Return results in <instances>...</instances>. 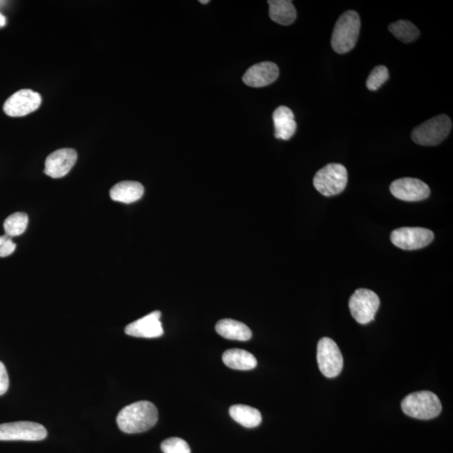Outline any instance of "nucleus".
<instances>
[{
	"mask_svg": "<svg viewBox=\"0 0 453 453\" xmlns=\"http://www.w3.org/2000/svg\"><path fill=\"white\" fill-rule=\"evenodd\" d=\"M158 416L157 408L153 403L138 402L120 411L117 416V424L125 434H141L156 425Z\"/></svg>",
	"mask_w": 453,
	"mask_h": 453,
	"instance_id": "f257e3e1",
	"label": "nucleus"
},
{
	"mask_svg": "<svg viewBox=\"0 0 453 453\" xmlns=\"http://www.w3.org/2000/svg\"><path fill=\"white\" fill-rule=\"evenodd\" d=\"M360 27V17L356 11L344 12L333 29L331 42L334 51L338 54H345L353 50L358 42Z\"/></svg>",
	"mask_w": 453,
	"mask_h": 453,
	"instance_id": "f03ea898",
	"label": "nucleus"
},
{
	"mask_svg": "<svg viewBox=\"0 0 453 453\" xmlns=\"http://www.w3.org/2000/svg\"><path fill=\"white\" fill-rule=\"evenodd\" d=\"M402 408L404 413L420 420L436 418L443 409L438 395L431 391L415 392L407 395L402 401Z\"/></svg>",
	"mask_w": 453,
	"mask_h": 453,
	"instance_id": "7ed1b4c3",
	"label": "nucleus"
},
{
	"mask_svg": "<svg viewBox=\"0 0 453 453\" xmlns=\"http://www.w3.org/2000/svg\"><path fill=\"white\" fill-rule=\"evenodd\" d=\"M452 128L451 118L446 114H440L416 127L411 134V138L420 145H438L449 136Z\"/></svg>",
	"mask_w": 453,
	"mask_h": 453,
	"instance_id": "20e7f679",
	"label": "nucleus"
},
{
	"mask_svg": "<svg viewBox=\"0 0 453 453\" xmlns=\"http://www.w3.org/2000/svg\"><path fill=\"white\" fill-rule=\"evenodd\" d=\"M348 184V170L344 166L332 163L317 171L313 179L315 189L325 197L342 193Z\"/></svg>",
	"mask_w": 453,
	"mask_h": 453,
	"instance_id": "39448f33",
	"label": "nucleus"
},
{
	"mask_svg": "<svg viewBox=\"0 0 453 453\" xmlns=\"http://www.w3.org/2000/svg\"><path fill=\"white\" fill-rule=\"evenodd\" d=\"M381 301L376 293L368 289H358L349 300V309L358 324L365 325L374 320Z\"/></svg>",
	"mask_w": 453,
	"mask_h": 453,
	"instance_id": "423d86ee",
	"label": "nucleus"
},
{
	"mask_svg": "<svg viewBox=\"0 0 453 453\" xmlns=\"http://www.w3.org/2000/svg\"><path fill=\"white\" fill-rule=\"evenodd\" d=\"M317 363L320 371L328 378L337 377L344 368V358L337 344L329 337H324L317 345Z\"/></svg>",
	"mask_w": 453,
	"mask_h": 453,
	"instance_id": "0eeeda50",
	"label": "nucleus"
},
{
	"mask_svg": "<svg viewBox=\"0 0 453 453\" xmlns=\"http://www.w3.org/2000/svg\"><path fill=\"white\" fill-rule=\"evenodd\" d=\"M391 242L404 251H415L425 248L434 241V234L424 228L404 227L392 232Z\"/></svg>",
	"mask_w": 453,
	"mask_h": 453,
	"instance_id": "6e6552de",
	"label": "nucleus"
},
{
	"mask_svg": "<svg viewBox=\"0 0 453 453\" xmlns=\"http://www.w3.org/2000/svg\"><path fill=\"white\" fill-rule=\"evenodd\" d=\"M47 431L39 423L17 422L0 425V440L38 442L47 438Z\"/></svg>",
	"mask_w": 453,
	"mask_h": 453,
	"instance_id": "1a4fd4ad",
	"label": "nucleus"
},
{
	"mask_svg": "<svg viewBox=\"0 0 453 453\" xmlns=\"http://www.w3.org/2000/svg\"><path fill=\"white\" fill-rule=\"evenodd\" d=\"M42 104V97L31 89H22L10 96L3 104V111L10 117H23L35 111Z\"/></svg>",
	"mask_w": 453,
	"mask_h": 453,
	"instance_id": "9d476101",
	"label": "nucleus"
},
{
	"mask_svg": "<svg viewBox=\"0 0 453 453\" xmlns=\"http://www.w3.org/2000/svg\"><path fill=\"white\" fill-rule=\"evenodd\" d=\"M392 195L406 202H419L427 199L431 194L430 187L416 178L395 180L390 187Z\"/></svg>",
	"mask_w": 453,
	"mask_h": 453,
	"instance_id": "9b49d317",
	"label": "nucleus"
},
{
	"mask_svg": "<svg viewBox=\"0 0 453 453\" xmlns=\"http://www.w3.org/2000/svg\"><path fill=\"white\" fill-rule=\"evenodd\" d=\"M77 160L75 150H57L47 157L44 173L51 178H62L71 170Z\"/></svg>",
	"mask_w": 453,
	"mask_h": 453,
	"instance_id": "f8f14e48",
	"label": "nucleus"
},
{
	"mask_svg": "<svg viewBox=\"0 0 453 453\" xmlns=\"http://www.w3.org/2000/svg\"><path fill=\"white\" fill-rule=\"evenodd\" d=\"M161 312H153L138 319L125 328L129 336L144 338H156L164 333L161 321Z\"/></svg>",
	"mask_w": 453,
	"mask_h": 453,
	"instance_id": "ddd939ff",
	"label": "nucleus"
},
{
	"mask_svg": "<svg viewBox=\"0 0 453 453\" xmlns=\"http://www.w3.org/2000/svg\"><path fill=\"white\" fill-rule=\"evenodd\" d=\"M280 74L276 63L264 62L248 68L243 77L244 83L252 88H262L274 83Z\"/></svg>",
	"mask_w": 453,
	"mask_h": 453,
	"instance_id": "4468645a",
	"label": "nucleus"
},
{
	"mask_svg": "<svg viewBox=\"0 0 453 453\" xmlns=\"http://www.w3.org/2000/svg\"><path fill=\"white\" fill-rule=\"evenodd\" d=\"M275 125V136L280 140L288 141L296 133V123L295 116L291 109L287 106H280L273 113Z\"/></svg>",
	"mask_w": 453,
	"mask_h": 453,
	"instance_id": "2eb2a0df",
	"label": "nucleus"
},
{
	"mask_svg": "<svg viewBox=\"0 0 453 453\" xmlns=\"http://www.w3.org/2000/svg\"><path fill=\"white\" fill-rule=\"evenodd\" d=\"M144 186L140 182L126 181L118 183L110 190V198L113 201L126 204L138 201L144 195Z\"/></svg>",
	"mask_w": 453,
	"mask_h": 453,
	"instance_id": "dca6fc26",
	"label": "nucleus"
},
{
	"mask_svg": "<svg viewBox=\"0 0 453 453\" xmlns=\"http://www.w3.org/2000/svg\"><path fill=\"white\" fill-rule=\"evenodd\" d=\"M216 331L220 336L230 340L246 342L252 337V332L248 326L232 319L220 320L216 325Z\"/></svg>",
	"mask_w": 453,
	"mask_h": 453,
	"instance_id": "f3484780",
	"label": "nucleus"
},
{
	"mask_svg": "<svg viewBox=\"0 0 453 453\" xmlns=\"http://www.w3.org/2000/svg\"><path fill=\"white\" fill-rule=\"evenodd\" d=\"M269 17L273 22L289 26L296 19V10L292 1L289 0H269Z\"/></svg>",
	"mask_w": 453,
	"mask_h": 453,
	"instance_id": "a211bd4d",
	"label": "nucleus"
},
{
	"mask_svg": "<svg viewBox=\"0 0 453 453\" xmlns=\"http://www.w3.org/2000/svg\"><path fill=\"white\" fill-rule=\"evenodd\" d=\"M223 361L230 369L251 370L257 366V359L246 350L239 349H228L223 354Z\"/></svg>",
	"mask_w": 453,
	"mask_h": 453,
	"instance_id": "6ab92c4d",
	"label": "nucleus"
},
{
	"mask_svg": "<svg viewBox=\"0 0 453 453\" xmlns=\"http://www.w3.org/2000/svg\"><path fill=\"white\" fill-rule=\"evenodd\" d=\"M230 415L236 422L246 428L257 427L262 422L260 412L255 408L248 406H232L230 409Z\"/></svg>",
	"mask_w": 453,
	"mask_h": 453,
	"instance_id": "aec40b11",
	"label": "nucleus"
},
{
	"mask_svg": "<svg viewBox=\"0 0 453 453\" xmlns=\"http://www.w3.org/2000/svg\"><path fill=\"white\" fill-rule=\"evenodd\" d=\"M389 30L395 38L404 43L413 42L418 39L420 31L416 26L408 20H398L390 24Z\"/></svg>",
	"mask_w": 453,
	"mask_h": 453,
	"instance_id": "412c9836",
	"label": "nucleus"
},
{
	"mask_svg": "<svg viewBox=\"0 0 453 453\" xmlns=\"http://www.w3.org/2000/svg\"><path fill=\"white\" fill-rule=\"evenodd\" d=\"M29 223L28 215L24 213H15L6 219L3 228L8 237L19 236L26 232Z\"/></svg>",
	"mask_w": 453,
	"mask_h": 453,
	"instance_id": "4be33fe9",
	"label": "nucleus"
},
{
	"mask_svg": "<svg viewBox=\"0 0 453 453\" xmlns=\"http://www.w3.org/2000/svg\"><path fill=\"white\" fill-rule=\"evenodd\" d=\"M389 70L386 66H378L374 68L367 79L366 86L370 91H377L381 86L389 79Z\"/></svg>",
	"mask_w": 453,
	"mask_h": 453,
	"instance_id": "5701e85b",
	"label": "nucleus"
},
{
	"mask_svg": "<svg viewBox=\"0 0 453 453\" xmlns=\"http://www.w3.org/2000/svg\"><path fill=\"white\" fill-rule=\"evenodd\" d=\"M164 453H191V448L186 440L179 438H170L161 443Z\"/></svg>",
	"mask_w": 453,
	"mask_h": 453,
	"instance_id": "b1692460",
	"label": "nucleus"
},
{
	"mask_svg": "<svg viewBox=\"0 0 453 453\" xmlns=\"http://www.w3.org/2000/svg\"><path fill=\"white\" fill-rule=\"evenodd\" d=\"M10 379L5 365L0 362V395H5L9 389Z\"/></svg>",
	"mask_w": 453,
	"mask_h": 453,
	"instance_id": "393cba45",
	"label": "nucleus"
},
{
	"mask_svg": "<svg viewBox=\"0 0 453 453\" xmlns=\"http://www.w3.org/2000/svg\"><path fill=\"white\" fill-rule=\"evenodd\" d=\"M16 248V244L13 242L10 237L6 239L3 243L2 246L0 247V257L5 258V257L10 256L13 254Z\"/></svg>",
	"mask_w": 453,
	"mask_h": 453,
	"instance_id": "a878e982",
	"label": "nucleus"
},
{
	"mask_svg": "<svg viewBox=\"0 0 453 453\" xmlns=\"http://www.w3.org/2000/svg\"><path fill=\"white\" fill-rule=\"evenodd\" d=\"M6 24V18L5 15L2 13H0V28L5 26Z\"/></svg>",
	"mask_w": 453,
	"mask_h": 453,
	"instance_id": "bb28decb",
	"label": "nucleus"
},
{
	"mask_svg": "<svg viewBox=\"0 0 453 453\" xmlns=\"http://www.w3.org/2000/svg\"><path fill=\"white\" fill-rule=\"evenodd\" d=\"M7 238H8L7 235L0 236V247L2 246L3 243L5 242Z\"/></svg>",
	"mask_w": 453,
	"mask_h": 453,
	"instance_id": "cd10ccee",
	"label": "nucleus"
},
{
	"mask_svg": "<svg viewBox=\"0 0 453 453\" xmlns=\"http://www.w3.org/2000/svg\"><path fill=\"white\" fill-rule=\"evenodd\" d=\"M200 3H202V5H207V3H209V1H208V0H201Z\"/></svg>",
	"mask_w": 453,
	"mask_h": 453,
	"instance_id": "c85d7f7f",
	"label": "nucleus"
}]
</instances>
